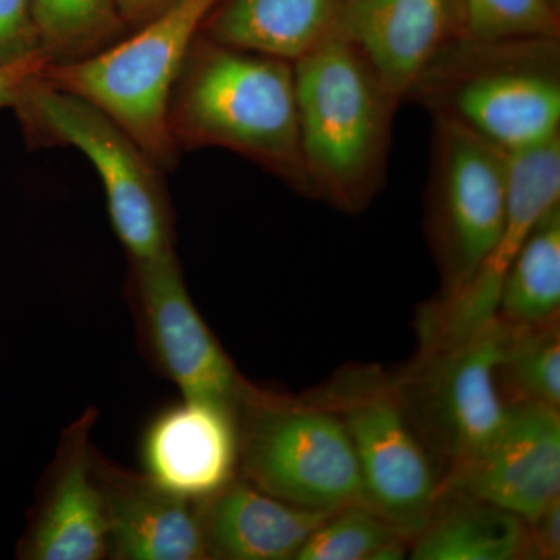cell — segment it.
<instances>
[{
	"instance_id": "3",
	"label": "cell",
	"mask_w": 560,
	"mask_h": 560,
	"mask_svg": "<svg viewBox=\"0 0 560 560\" xmlns=\"http://www.w3.org/2000/svg\"><path fill=\"white\" fill-rule=\"evenodd\" d=\"M408 98L504 153L536 149L560 136V38L456 39Z\"/></svg>"
},
{
	"instance_id": "11",
	"label": "cell",
	"mask_w": 560,
	"mask_h": 560,
	"mask_svg": "<svg viewBox=\"0 0 560 560\" xmlns=\"http://www.w3.org/2000/svg\"><path fill=\"white\" fill-rule=\"evenodd\" d=\"M560 205V136L510 154L506 219L495 249L463 293L431 301L419 316L420 348L441 349L474 337L495 316L504 275L548 210Z\"/></svg>"
},
{
	"instance_id": "10",
	"label": "cell",
	"mask_w": 560,
	"mask_h": 560,
	"mask_svg": "<svg viewBox=\"0 0 560 560\" xmlns=\"http://www.w3.org/2000/svg\"><path fill=\"white\" fill-rule=\"evenodd\" d=\"M130 265L132 302L154 366L183 399L235 405L245 378L195 307L176 250Z\"/></svg>"
},
{
	"instance_id": "12",
	"label": "cell",
	"mask_w": 560,
	"mask_h": 560,
	"mask_svg": "<svg viewBox=\"0 0 560 560\" xmlns=\"http://www.w3.org/2000/svg\"><path fill=\"white\" fill-rule=\"evenodd\" d=\"M467 493L533 521L560 499V412L512 405L499 433L474 459L448 475L441 492Z\"/></svg>"
},
{
	"instance_id": "15",
	"label": "cell",
	"mask_w": 560,
	"mask_h": 560,
	"mask_svg": "<svg viewBox=\"0 0 560 560\" xmlns=\"http://www.w3.org/2000/svg\"><path fill=\"white\" fill-rule=\"evenodd\" d=\"M147 475L175 495L208 499L238 477L235 405L183 399L153 419L145 431Z\"/></svg>"
},
{
	"instance_id": "1",
	"label": "cell",
	"mask_w": 560,
	"mask_h": 560,
	"mask_svg": "<svg viewBox=\"0 0 560 560\" xmlns=\"http://www.w3.org/2000/svg\"><path fill=\"white\" fill-rule=\"evenodd\" d=\"M168 128L179 151L230 150L312 198L291 61L198 35L173 88Z\"/></svg>"
},
{
	"instance_id": "4",
	"label": "cell",
	"mask_w": 560,
	"mask_h": 560,
	"mask_svg": "<svg viewBox=\"0 0 560 560\" xmlns=\"http://www.w3.org/2000/svg\"><path fill=\"white\" fill-rule=\"evenodd\" d=\"M28 142L79 150L101 176L110 223L130 261L175 253L164 171L105 110L51 86L44 72L14 103Z\"/></svg>"
},
{
	"instance_id": "22",
	"label": "cell",
	"mask_w": 560,
	"mask_h": 560,
	"mask_svg": "<svg viewBox=\"0 0 560 560\" xmlns=\"http://www.w3.org/2000/svg\"><path fill=\"white\" fill-rule=\"evenodd\" d=\"M499 382L511 405L560 410L559 318L540 326L512 327L499 364Z\"/></svg>"
},
{
	"instance_id": "14",
	"label": "cell",
	"mask_w": 560,
	"mask_h": 560,
	"mask_svg": "<svg viewBox=\"0 0 560 560\" xmlns=\"http://www.w3.org/2000/svg\"><path fill=\"white\" fill-rule=\"evenodd\" d=\"M337 25L401 102L438 55L463 38L459 0H345Z\"/></svg>"
},
{
	"instance_id": "20",
	"label": "cell",
	"mask_w": 560,
	"mask_h": 560,
	"mask_svg": "<svg viewBox=\"0 0 560 560\" xmlns=\"http://www.w3.org/2000/svg\"><path fill=\"white\" fill-rule=\"evenodd\" d=\"M560 205L530 231L501 282L495 316L515 329L559 318Z\"/></svg>"
},
{
	"instance_id": "19",
	"label": "cell",
	"mask_w": 560,
	"mask_h": 560,
	"mask_svg": "<svg viewBox=\"0 0 560 560\" xmlns=\"http://www.w3.org/2000/svg\"><path fill=\"white\" fill-rule=\"evenodd\" d=\"M526 523L467 493H440L425 528L411 541L415 560L525 559Z\"/></svg>"
},
{
	"instance_id": "9",
	"label": "cell",
	"mask_w": 560,
	"mask_h": 560,
	"mask_svg": "<svg viewBox=\"0 0 560 560\" xmlns=\"http://www.w3.org/2000/svg\"><path fill=\"white\" fill-rule=\"evenodd\" d=\"M511 329L493 316L466 341L419 350L415 363L397 375L401 396L440 466L442 481L474 459L510 415L499 364Z\"/></svg>"
},
{
	"instance_id": "13",
	"label": "cell",
	"mask_w": 560,
	"mask_h": 560,
	"mask_svg": "<svg viewBox=\"0 0 560 560\" xmlns=\"http://www.w3.org/2000/svg\"><path fill=\"white\" fill-rule=\"evenodd\" d=\"M95 420L97 410L90 407L62 431L38 506L21 540L20 558H108L105 501L92 474L91 433Z\"/></svg>"
},
{
	"instance_id": "27",
	"label": "cell",
	"mask_w": 560,
	"mask_h": 560,
	"mask_svg": "<svg viewBox=\"0 0 560 560\" xmlns=\"http://www.w3.org/2000/svg\"><path fill=\"white\" fill-rule=\"evenodd\" d=\"M49 65V58L38 54L13 65L0 66V108H13L22 91Z\"/></svg>"
},
{
	"instance_id": "26",
	"label": "cell",
	"mask_w": 560,
	"mask_h": 560,
	"mask_svg": "<svg viewBox=\"0 0 560 560\" xmlns=\"http://www.w3.org/2000/svg\"><path fill=\"white\" fill-rule=\"evenodd\" d=\"M526 523L525 559L560 558V499Z\"/></svg>"
},
{
	"instance_id": "23",
	"label": "cell",
	"mask_w": 560,
	"mask_h": 560,
	"mask_svg": "<svg viewBox=\"0 0 560 560\" xmlns=\"http://www.w3.org/2000/svg\"><path fill=\"white\" fill-rule=\"evenodd\" d=\"M463 38H560V7L552 0H459Z\"/></svg>"
},
{
	"instance_id": "29",
	"label": "cell",
	"mask_w": 560,
	"mask_h": 560,
	"mask_svg": "<svg viewBox=\"0 0 560 560\" xmlns=\"http://www.w3.org/2000/svg\"><path fill=\"white\" fill-rule=\"evenodd\" d=\"M552 2H555L556 5H560V0H552Z\"/></svg>"
},
{
	"instance_id": "7",
	"label": "cell",
	"mask_w": 560,
	"mask_h": 560,
	"mask_svg": "<svg viewBox=\"0 0 560 560\" xmlns=\"http://www.w3.org/2000/svg\"><path fill=\"white\" fill-rule=\"evenodd\" d=\"M308 396L345 422L364 504L397 534L415 540L440 499L442 475L408 411L397 377L375 368H357Z\"/></svg>"
},
{
	"instance_id": "24",
	"label": "cell",
	"mask_w": 560,
	"mask_h": 560,
	"mask_svg": "<svg viewBox=\"0 0 560 560\" xmlns=\"http://www.w3.org/2000/svg\"><path fill=\"white\" fill-rule=\"evenodd\" d=\"M400 536L366 504L330 512L313 530L296 560H371L390 537Z\"/></svg>"
},
{
	"instance_id": "16",
	"label": "cell",
	"mask_w": 560,
	"mask_h": 560,
	"mask_svg": "<svg viewBox=\"0 0 560 560\" xmlns=\"http://www.w3.org/2000/svg\"><path fill=\"white\" fill-rule=\"evenodd\" d=\"M92 474L105 501L109 559L206 560L194 501L149 475L125 470L92 452Z\"/></svg>"
},
{
	"instance_id": "5",
	"label": "cell",
	"mask_w": 560,
	"mask_h": 560,
	"mask_svg": "<svg viewBox=\"0 0 560 560\" xmlns=\"http://www.w3.org/2000/svg\"><path fill=\"white\" fill-rule=\"evenodd\" d=\"M235 416L238 475L250 485L305 510L364 504L352 441L331 408L245 381Z\"/></svg>"
},
{
	"instance_id": "6",
	"label": "cell",
	"mask_w": 560,
	"mask_h": 560,
	"mask_svg": "<svg viewBox=\"0 0 560 560\" xmlns=\"http://www.w3.org/2000/svg\"><path fill=\"white\" fill-rule=\"evenodd\" d=\"M219 2L175 0L98 54L47 66L44 79L105 110L162 171H173L180 153L168 128L173 88Z\"/></svg>"
},
{
	"instance_id": "25",
	"label": "cell",
	"mask_w": 560,
	"mask_h": 560,
	"mask_svg": "<svg viewBox=\"0 0 560 560\" xmlns=\"http://www.w3.org/2000/svg\"><path fill=\"white\" fill-rule=\"evenodd\" d=\"M43 54L32 16V0H0V66Z\"/></svg>"
},
{
	"instance_id": "28",
	"label": "cell",
	"mask_w": 560,
	"mask_h": 560,
	"mask_svg": "<svg viewBox=\"0 0 560 560\" xmlns=\"http://www.w3.org/2000/svg\"><path fill=\"white\" fill-rule=\"evenodd\" d=\"M173 2L175 0H119L120 16L130 32L156 16Z\"/></svg>"
},
{
	"instance_id": "8",
	"label": "cell",
	"mask_w": 560,
	"mask_h": 560,
	"mask_svg": "<svg viewBox=\"0 0 560 560\" xmlns=\"http://www.w3.org/2000/svg\"><path fill=\"white\" fill-rule=\"evenodd\" d=\"M510 154L431 116L427 234L441 275L434 301L455 300L495 249L506 219Z\"/></svg>"
},
{
	"instance_id": "17",
	"label": "cell",
	"mask_w": 560,
	"mask_h": 560,
	"mask_svg": "<svg viewBox=\"0 0 560 560\" xmlns=\"http://www.w3.org/2000/svg\"><path fill=\"white\" fill-rule=\"evenodd\" d=\"M194 504L206 556L220 560H296L313 530L330 514L268 495L241 475Z\"/></svg>"
},
{
	"instance_id": "21",
	"label": "cell",
	"mask_w": 560,
	"mask_h": 560,
	"mask_svg": "<svg viewBox=\"0 0 560 560\" xmlns=\"http://www.w3.org/2000/svg\"><path fill=\"white\" fill-rule=\"evenodd\" d=\"M32 16L50 65L84 60L128 33L119 0H32Z\"/></svg>"
},
{
	"instance_id": "18",
	"label": "cell",
	"mask_w": 560,
	"mask_h": 560,
	"mask_svg": "<svg viewBox=\"0 0 560 560\" xmlns=\"http://www.w3.org/2000/svg\"><path fill=\"white\" fill-rule=\"evenodd\" d=\"M345 0H220L200 35L294 62L329 35Z\"/></svg>"
},
{
	"instance_id": "2",
	"label": "cell",
	"mask_w": 560,
	"mask_h": 560,
	"mask_svg": "<svg viewBox=\"0 0 560 560\" xmlns=\"http://www.w3.org/2000/svg\"><path fill=\"white\" fill-rule=\"evenodd\" d=\"M293 66L312 200L359 215L385 186L401 101L337 24Z\"/></svg>"
}]
</instances>
